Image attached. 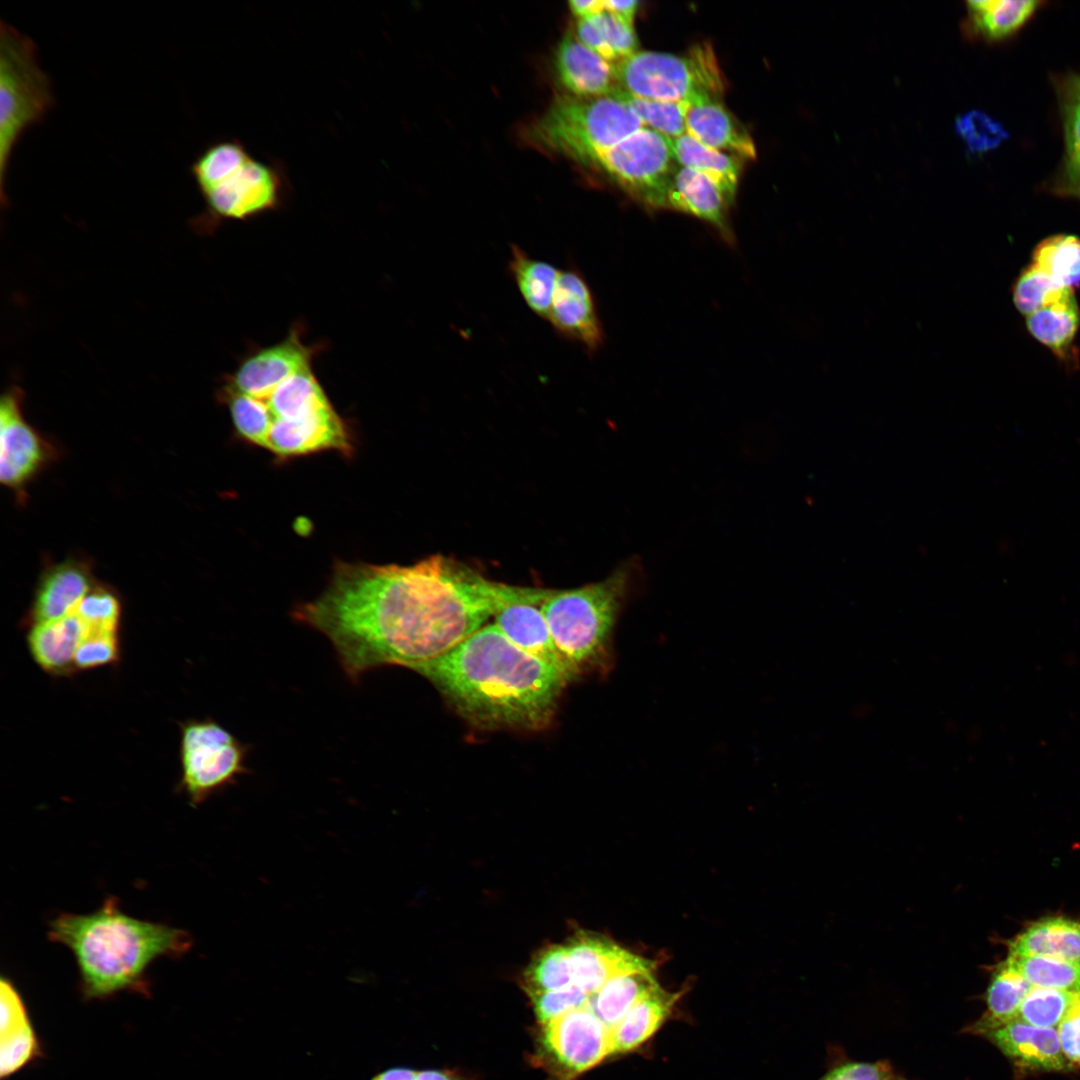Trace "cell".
Wrapping results in <instances>:
<instances>
[{"instance_id":"1","label":"cell","mask_w":1080,"mask_h":1080,"mask_svg":"<svg viewBox=\"0 0 1080 1080\" xmlns=\"http://www.w3.org/2000/svg\"><path fill=\"white\" fill-rule=\"evenodd\" d=\"M553 592L494 582L442 556L409 566L339 563L327 588L293 617L330 640L356 681L385 665L415 671L503 608L541 606Z\"/></svg>"},{"instance_id":"2","label":"cell","mask_w":1080,"mask_h":1080,"mask_svg":"<svg viewBox=\"0 0 1080 1080\" xmlns=\"http://www.w3.org/2000/svg\"><path fill=\"white\" fill-rule=\"evenodd\" d=\"M415 672L463 719L486 730L546 728L569 683L559 668L518 648L495 624L484 625Z\"/></svg>"},{"instance_id":"3","label":"cell","mask_w":1080,"mask_h":1080,"mask_svg":"<svg viewBox=\"0 0 1080 1080\" xmlns=\"http://www.w3.org/2000/svg\"><path fill=\"white\" fill-rule=\"evenodd\" d=\"M48 939L72 952L86 1000L125 991L148 994L151 964L160 957H181L192 946L186 930L132 917L114 896L90 913L59 914L49 923Z\"/></svg>"},{"instance_id":"4","label":"cell","mask_w":1080,"mask_h":1080,"mask_svg":"<svg viewBox=\"0 0 1080 1080\" xmlns=\"http://www.w3.org/2000/svg\"><path fill=\"white\" fill-rule=\"evenodd\" d=\"M236 433L278 458L322 451L350 456L352 438L311 367L296 372L258 395L223 387Z\"/></svg>"},{"instance_id":"5","label":"cell","mask_w":1080,"mask_h":1080,"mask_svg":"<svg viewBox=\"0 0 1080 1080\" xmlns=\"http://www.w3.org/2000/svg\"><path fill=\"white\" fill-rule=\"evenodd\" d=\"M645 579L641 560L633 556L603 580L554 591L540 606L573 680L610 671L618 618L642 590Z\"/></svg>"},{"instance_id":"6","label":"cell","mask_w":1080,"mask_h":1080,"mask_svg":"<svg viewBox=\"0 0 1080 1080\" xmlns=\"http://www.w3.org/2000/svg\"><path fill=\"white\" fill-rule=\"evenodd\" d=\"M615 94L557 98L526 132L530 144L592 166L597 157L643 128Z\"/></svg>"},{"instance_id":"7","label":"cell","mask_w":1080,"mask_h":1080,"mask_svg":"<svg viewBox=\"0 0 1080 1080\" xmlns=\"http://www.w3.org/2000/svg\"><path fill=\"white\" fill-rule=\"evenodd\" d=\"M49 76L38 63L37 46L27 35L0 23V196L7 203L6 175L15 145L54 106Z\"/></svg>"},{"instance_id":"8","label":"cell","mask_w":1080,"mask_h":1080,"mask_svg":"<svg viewBox=\"0 0 1080 1080\" xmlns=\"http://www.w3.org/2000/svg\"><path fill=\"white\" fill-rule=\"evenodd\" d=\"M618 85L636 97L660 101H690L724 89L720 67L712 48L692 47L685 55L637 51L614 64Z\"/></svg>"},{"instance_id":"9","label":"cell","mask_w":1080,"mask_h":1080,"mask_svg":"<svg viewBox=\"0 0 1080 1080\" xmlns=\"http://www.w3.org/2000/svg\"><path fill=\"white\" fill-rule=\"evenodd\" d=\"M286 167L280 160H261L250 154L241 164L200 190L204 212L192 226L207 231L223 220H246L279 208L290 191Z\"/></svg>"},{"instance_id":"10","label":"cell","mask_w":1080,"mask_h":1080,"mask_svg":"<svg viewBox=\"0 0 1080 1080\" xmlns=\"http://www.w3.org/2000/svg\"><path fill=\"white\" fill-rule=\"evenodd\" d=\"M248 748L212 719L188 720L181 726L179 786L192 805L234 784L247 773Z\"/></svg>"},{"instance_id":"11","label":"cell","mask_w":1080,"mask_h":1080,"mask_svg":"<svg viewBox=\"0 0 1080 1080\" xmlns=\"http://www.w3.org/2000/svg\"><path fill=\"white\" fill-rule=\"evenodd\" d=\"M675 163L670 139L643 127L601 153L592 166L605 172L634 199L659 209L665 208Z\"/></svg>"},{"instance_id":"12","label":"cell","mask_w":1080,"mask_h":1080,"mask_svg":"<svg viewBox=\"0 0 1080 1080\" xmlns=\"http://www.w3.org/2000/svg\"><path fill=\"white\" fill-rule=\"evenodd\" d=\"M542 1046L557 1070L572 1079L611 1056V1030L587 1004L544 1024Z\"/></svg>"},{"instance_id":"13","label":"cell","mask_w":1080,"mask_h":1080,"mask_svg":"<svg viewBox=\"0 0 1080 1080\" xmlns=\"http://www.w3.org/2000/svg\"><path fill=\"white\" fill-rule=\"evenodd\" d=\"M23 392L11 387L0 403V479L19 490L46 464L48 444L28 424L22 412Z\"/></svg>"},{"instance_id":"14","label":"cell","mask_w":1080,"mask_h":1080,"mask_svg":"<svg viewBox=\"0 0 1080 1080\" xmlns=\"http://www.w3.org/2000/svg\"><path fill=\"white\" fill-rule=\"evenodd\" d=\"M547 321L560 337L582 345L589 354L604 343L593 292L584 275L573 266L559 271Z\"/></svg>"},{"instance_id":"15","label":"cell","mask_w":1080,"mask_h":1080,"mask_svg":"<svg viewBox=\"0 0 1080 1080\" xmlns=\"http://www.w3.org/2000/svg\"><path fill=\"white\" fill-rule=\"evenodd\" d=\"M572 983L589 997L614 975L655 970V963L635 955L604 936L580 933L566 944Z\"/></svg>"},{"instance_id":"16","label":"cell","mask_w":1080,"mask_h":1080,"mask_svg":"<svg viewBox=\"0 0 1080 1080\" xmlns=\"http://www.w3.org/2000/svg\"><path fill=\"white\" fill-rule=\"evenodd\" d=\"M982 1037L1023 1070L1062 1072L1071 1068L1054 1028L1037 1027L1014 1019L986 1032Z\"/></svg>"},{"instance_id":"17","label":"cell","mask_w":1080,"mask_h":1080,"mask_svg":"<svg viewBox=\"0 0 1080 1080\" xmlns=\"http://www.w3.org/2000/svg\"><path fill=\"white\" fill-rule=\"evenodd\" d=\"M0 1033V1076L5 1080L41 1056L25 1001L6 976L0 980Z\"/></svg>"},{"instance_id":"18","label":"cell","mask_w":1080,"mask_h":1080,"mask_svg":"<svg viewBox=\"0 0 1080 1080\" xmlns=\"http://www.w3.org/2000/svg\"><path fill=\"white\" fill-rule=\"evenodd\" d=\"M310 367V350L297 335H291L245 359L223 387L246 395H258L284 378Z\"/></svg>"},{"instance_id":"19","label":"cell","mask_w":1080,"mask_h":1080,"mask_svg":"<svg viewBox=\"0 0 1080 1080\" xmlns=\"http://www.w3.org/2000/svg\"><path fill=\"white\" fill-rule=\"evenodd\" d=\"M731 205L709 177L694 169L676 167L666 193L665 208L709 223L728 244H732L735 238L728 220Z\"/></svg>"},{"instance_id":"20","label":"cell","mask_w":1080,"mask_h":1080,"mask_svg":"<svg viewBox=\"0 0 1080 1080\" xmlns=\"http://www.w3.org/2000/svg\"><path fill=\"white\" fill-rule=\"evenodd\" d=\"M688 102L686 134L707 147L740 159L756 158L751 135L720 103L719 97L703 95Z\"/></svg>"},{"instance_id":"21","label":"cell","mask_w":1080,"mask_h":1080,"mask_svg":"<svg viewBox=\"0 0 1080 1080\" xmlns=\"http://www.w3.org/2000/svg\"><path fill=\"white\" fill-rule=\"evenodd\" d=\"M555 68L562 85L577 97L609 95L620 89L614 65L570 32L557 46Z\"/></svg>"},{"instance_id":"22","label":"cell","mask_w":1080,"mask_h":1080,"mask_svg":"<svg viewBox=\"0 0 1080 1080\" xmlns=\"http://www.w3.org/2000/svg\"><path fill=\"white\" fill-rule=\"evenodd\" d=\"M92 588V576L85 564L75 560L57 564L42 576L26 624L48 622L72 613Z\"/></svg>"},{"instance_id":"23","label":"cell","mask_w":1080,"mask_h":1080,"mask_svg":"<svg viewBox=\"0 0 1080 1080\" xmlns=\"http://www.w3.org/2000/svg\"><path fill=\"white\" fill-rule=\"evenodd\" d=\"M86 631V625L73 611L62 618L29 626L27 645L43 671L66 676L75 672V653Z\"/></svg>"},{"instance_id":"24","label":"cell","mask_w":1080,"mask_h":1080,"mask_svg":"<svg viewBox=\"0 0 1080 1080\" xmlns=\"http://www.w3.org/2000/svg\"><path fill=\"white\" fill-rule=\"evenodd\" d=\"M494 617V624L518 648L556 666L569 682L573 680L554 644L540 605H511L500 610Z\"/></svg>"},{"instance_id":"25","label":"cell","mask_w":1080,"mask_h":1080,"mask_svg":"<svg viewBox=\"0 0 1080 1080\" xmlns=\"http://www.w3.org/2000/svg\"><path fill=\"white\" fill-rule=\"evenodd\" d=\"M681 993L661 986L640 999L611 1029V1055L634 1051L649 1040L671 1016Z\"/></svg>"},{"instance_id":"26","label":"cell","mask_w":1080,"mask_h":1080,"mask_svg":"<svg viewBox=\"0 0 1080 1080\" xmlns=\"http://www.w3.org/2000/svg\"><path fill=\"white\" fill-rule=\"evenodd\" d=\"M1009 955L1052 957L1080 964V922L1061 917L1035 922L1009 943Z\"/></svg>"},{"instance_id":"27","label":"cell","mask_w":1080,"mask_h":1080,"mask_svg":"<svg viewBox=\"0 0 1080 1080\" xmlns=\"http://www.w3.org/2000/svg\"><path fill=\"white\" fill-rule=\"evenodd\" d=\"M670 145L679 166L709 177L734 203L742 167L739 157L707 147L688 134L670 139Z\"/></svg>"},{"instance_id":"28","label":"cell","mask_w":1080,"mask_h":1080,"mask_svg":"<svg viewBox=\"0 0 1080 1080\" xmlns=\"http://www.w3.org/2000/svg\"><path fill=\"white\" fill-rule=\"evenodd\" d=\"M1033 988L1025 978L1003 963L996 967L986 990V1011L965 1032L984 1035L986 1032L1016 1019L1019 1008Z\"/></svg>"},{"instance_id":"29","label":"cell","mask_w":1080,"mask_h":1080,"mask_svg":"<svg viewBox=\"0 0 1080 1080\" xmlns=\"http://www.w3.org/2000/svg\"><path fill=\"white\" fill-rule=\"evenodd\" d=\"M658 986L652 969L618 973L589 997L588 1006L611 1030L640 999Z\"/></svg>"},{"instance_id":"30","label":"cell","mask_w":1080,"mask_h":1080,"mask_svg":"<svg viewBox=\"0 0 1080 1080\" xmlns=\"http://www.w3.org/2000/svg\"><path fill=\"white\" fill-rule=\"evenodd\" d=\"M576 36L585 46L613 65L639 51L633 25L606 10L579 18Z\"/></svg>"},{"instance_id":"31","label":"cell","mask_w":1080,"mask_h":1080,"mask_svg":"<svg viewBox=\"0 0 1080 1080\" xmlns=\"http://www.w3.org/2000/svg\"><path fill=\"white\" fill-rule=\"evenodd\" d=\"M508 269L528 308L547 320L560 270L516 245L510 248Z\"/></svg>"},{"instance_id":"32","label":"cell","mask_w":1080,"mask_h":1080,"mask_svg":"<svg viewBox=\"0 0 1080 1080\" xmlns=\"http://www.w3.org/2000/svg\"><path fill=\"white\" fill-rule=\"evenodd\" d=\"M1039 5L1035 0L968 1V23L975 34L1000 40L1019 30Z\"/></svg>"},{"instance_id":"33","label":"cell","mask_w":1080,"mask_h":1080,"mask_svg":"<svg viewBox=\"0 0 1080 1080\" xmlns=\"http://www.w3.org/2000/svg\"><path fill=\"white\" fill-rule=\"evenodd\" d=\"M1079 325L1080 312L1074 296L1026 316L1031 335L1059 358L1069 353Z\"/></svg>"},{"instance_id":"34","label":"cell","mask_w":1080,"mask_h":1080,"mask_svg":"<svg viewBox=\"0 0 1080 1080\" xmlns=\"http://www.w3.org/2000/svg\"><path fill=\"white\" fill-rule=\"evenodd\" d=\"M1031 264L1073 290L1080 286V238L1058 234L1044 239L1033 250Z\"/></svg>"},{"instance_id":"35","label":"cell","mask_w":1080,"mask_h":1080,"mask_svg":"<svg viewBox=\"0 0 1080 1080\" xmlns=\"http://www.w3.org/2000/svg\"><path fill=\"white\" fill-rule=\"evenodd\" d=\"M1002 963L1033 986L1080 993L1079 963L1035 955H1008Z\"/></svg>"},{"instance_id":"36","label":"cell","mask_w":1080,"mask_h":1080,"mask_svg":"<svg viewBox=\"0 0 1080 1080\" xmlns=\"http://www.w3.org/2000/svg\"><path fill=\"white\" fill-rule=\"evenodd\" d=\"M1065 132V191L1080 196V76L1067 78L1061 88Z\"/></svg>"},{"instance_id":"37","label":"cell","mask_w":1080,"mask_h":1080,"mask_svg":"<svg viewBox=\"0 0 1080 1080\" xmlns=\"http://www.w3.org/2000/svg\"><path fill=\"white\" fill-rule=\"evenodd\" d=\"M615 94L636 115L644 127L669 139L686 134L688 101H660L636 97L618 89Z\"/></svg>"},{"instance_id":"38","label":"cell","mask_w":1080,"mask_h":1080,"mask_svg":"<svg viewBox=\"0 0 1080 1080\" xmlns=\"http://www.w3.org/2000/svg\"><path fill=\"white\" fill-rule=\"evenodd\" d=\"M1074 296L1039 268L1030 264L1018 276L1013 287V301L1025 316Z\"/></svg>"},{"instance_id":"39","label":"cell","mask_w":1080,"mask_h":1080,"mask_svg":"<svg viewBox=\"0 0 1080 1080\" xmlns=\"http://www.w3.org/2000/svg\"><path fill=\"white\" fill-rule=\"evenodd\" d=\"M530 995L573 985L566 945H551L540 951L524 975Z\"/></svg>"},{"instance_id":"40","label":"cell","mask_w":1080,"mask_h":1080,"mask_svg":"<svg viewBox=\"0 0 1080 1080\" xmlns=\"http://www.w3.org/2000/svg\"><path fill=\"white\" fill-rule=\"evenodd\" d=\"M1075 994L1033 986L1023 1000L1016 1019L1037 1027L1054 1028L1064 1017Z\"/></svg>"},{"instance_id":"41","label":"cell","mask_w":1080,"mask_h":1080,"mask_svg":"<svg viewBox=\"0 0 1080 1080\" xmlns=\"http://www.w3.org/2000/svg\"><path fill=\"white\" fill-rule=\"evenodd\" d=\"M954 126L967 152L972 155L990 152L1008 138L1007 130L999 121L979 110L959 115Z\"/></svg>"},{"instance_id":"42","label":"cell","mask_w":1080,"mask_h":1080,"mask_svg":"<svg viewBox=\"0 0 1080 1080\" xmlns=\"http://www.w3.org/2000/svg\"><path fill=\"white\" fill-rule=\"evenodd\" d=\"M74 612L90 630H120V599L115 592L104 586H93Z\"/></svg>"},{"instance_id":"43","label":"cell","mask_w":1080,"mask_h":1080,"mask_svg":"<svg viewBox=\"0 0 1080 1080\" xmlns=\"http://www.w3.org/2000/svg\"><path fill=\"white\" fill-rule=\"evenodd\" d=\"M120 656L119 632L89 630L74 657L75 672L116 663Z\"/></svg>"},{"instance_id":"44","label":"cell","mask_w":1080,"mask_h":1080,"mask_svg":"<svg viewBox=\"0 0 1080 1080\" xmlns=\"http://www.w3.org/2000/svg\"><path fill=\"white\" fill-rule=\"evenodd\" d=\"M539 1022L544 1025L565 1013L585 1007L589 996L576 985L530 995Z\"/></svg>"},{"instance_id":"45","label":"cell","mask_w":1080,"mask_h":1080,"mask_svg":"<svg viewBox=\"0 0 1080 1080\" xmlns=\"http://www.w3.org/2000/svg\"><path fill=\"white\" fill-rule=\"evenodd\" d=\"M1063 1054L1070 1065L1080 1066V993H1076L1064 1017L1057 1026Z\"/></svg>"},{"instance_id":"46","label":"cell","mask_w":1080,"mask_h":1080,"mask_svg":"<svg viewBox=\"0 0 1080 1080\" xmlns=\"http://www.w3.org/2000/svg\"><path fill=\"white\" fill-rule=\"evenodd\" d=\"M893 1073L891 1065L886 1060L848 1061L834 1066L818 1080H883Z\"/></svg>"},{"instance_id":"47","label":"cell","mask_w":1080,"mask_h":1080,"mask_svg":"<svg viewBox=\"0 0 1080 1080\" xmlns=\"http://www.w3.org/2000/svg\"><path fill=\"white\" fill-rule=\"evenodd\" d=\"M639 5L640 2L637 0H605L604 10L633 25V19Z\"/></svg>"},{"instance_id":"48","label":"cell","mask_w":1080,"mask_h":1080,"mask_svg":"<svg viewBox=\"0 0 1080 1080\" xmlns=\"http://www.w3.org/2000/svg\"><path fill=\"white\" fill-rule=\"evenodd\" d=\"M569 8L575 16L583 18L604 11V0H572Z\"/></svg>"},{"instance_id":"49","label":"cell","mask_w":1080,"mask_h":1080,"mask_svg":"<svg viewBox=\"0 0 1080 1080\" xmlns=\"http://www.w3.org/2000/svg\"><path fill=\"white\" fill-rule=\"evenodd\" d=\"M417 1073L409 1068H390L377 1074L372 1080H416Z\"/></svg>"},{"instance_id":"50","label":"cell","mask_w":1080,"mask_h":1080,"mask_svg":"<svg viewBox=\"0 0 1080 1080\" xmlns=\"http://www.w3.org/2000/svg\"><path fill=\"white\" fill-rule=\"evenodd\" d=\"M416 1080H457L449 1073L437 1070H425L417 1073Z\"/></svg>"},{"instance_id":"51","label":"cell","mask_w":1080,"mask_h":1080,"mask_svg":"<svg viewBox=\"0 0 1080 1080\" xmlns=\"http://www.w3.org/2000/svg\"><path fill=\"white\" fill-rule=\"evenodd\" d=\"M883 1080H907V1079H905V1078H902V1077H899V1076H896V1075H895V1074L893 1073L892 1075H890V1076L886 1077V1078H885V1079H883Z\"/></svg>"}]
</instances>
